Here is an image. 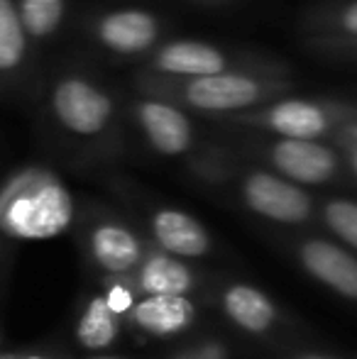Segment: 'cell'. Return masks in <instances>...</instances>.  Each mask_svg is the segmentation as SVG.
<instances>
[{"instance_id":"28","label":"cell","mask_w":357,"mask_h":359,"mask_svg":"<svg viewBox=\"0 0 357 359\" xmlns=\"http://www.w3.org/2000/svg\"><path fill=\"white\" fill-rule=\"evenodd\" d=\"M83 359H125V357H115V355H90V357H83Z\"/></svg>"},{"instance_id":"6","label":"cell","mask_w":357,"mask_h":359,"mask_svg":"<svg viewBox=\"0 0 357 359\" xmlns=\"http://www.w3.org/2000/svg\"><path fill=\"white\" fill-rule=\"evenodd\" d=\"M90 39L115 57H149L164 42V20L147 8H110L90 20Z\"/></svg>"},{"instance_id":"23","label":"cell","mask_w":357,"mask_h":359,"mask_svg":"<svg viewBox=\"0 0 357 359\" xmlns=\"http://www.w3.org/2000/svg\"><path fill=\"white\" fill-rule=\"evenodd\" d=\"M0 359H72V357H57L44 350H18V352H0Z\"/></svg>"},{"instance_id":"4","label":"cell","mask_w":357,"mask_h":359,"mask_svg":"<svg viewBox=\"0 0 357 359\" xmlns=\"http://www.w3.org/2000/svg\"><path fill=\"white\" fill-rule=\"evenodd\" d=\"M357 118L353 105L338 100H316L284 95L267 105L235 115L230 123L240 128L257 130V133L274 135L279 140H316L323 142L325 137H338V133Z\"/></svg>"},{"instance_id":"17","label":"cell","mask_w":357,"mask_h":359,"mask_svg":"<svg viewBox=\"0 0 357 359\" xmlns=\"http://www.w3.org/2000/svg\"><path fill=\"white\" fill-rule=\"evenodd\" d=\"M32 44L22 27L15 0H0V81L22 79L29 67Z\"/></svg>"},{"instance_id":"13","label":"cell","mask_w":357,"mask_h":359,"mask_svg":"<svg viewBox=\"0 0 357 359\" xmlns=\"http://www.w3.org/2000/svg\"><path fill=\"white\" fill-rule=\"evenodd\" d=\"M149 235L154 247L179 259H201L213 250V240L203 222L172 205H159L149 213Z\"/></svg>"},{"instance_id":"25","label":"cell","mask_w":357,"mask_h":359,"mask_svg":"<svg viewBox=\"0 0 357 359\" xmlns=\"http://www.w3.org/2000/svg\"><path fill=\"white\" fill-rule=\"evenodd\" d=\"M343 149V159L348 161V166L353 169V174L357 176V149L355 147H340Z\"/></svg>"},{"instance_id":"1","label":"cell","mask_w":357,"mask_h":359,"mask_svg":"<svg viewBox=\"0 0 357 359\" xmlns=\"http://www.w3.org/2000/svg\"><path fill=\"white\" fill-rule=\"evenodd\" d=\"M76 213L72 189L49 166H22L0 184V232L8 240H54L76 222Z\"/></svg>"},{"instance_id":"22","label":"cell","mask_w":357,"mask_h":359,"mask_svg":"<svg viewBox=\"0 0 357 359\" xmlns=\"http://www.w3.org/2000/svg\"><path fill=\"white\" fill-rule=\"evenodd\" d=\"M191 350H194V355L198 359H230L228 347L218 340H203V342H198V345L191 347Z\"/></svg>"},{"instance_id":"2","label":"cell","mask_w":357,"mask_h":359,"mask_svg":"<svg viewBox=\"0 0 357 359\" xmlns=\"http://www.w3.org/2000/svg\"><path fill=\"white\" fill-rule=\"evenodd\" d=\"M140 93L164 98L186 113L235 118L250 110L279 100L294 90L286 72H230L203 79H147L137 76Z\"/></svg>"},{"instance_id":"7","label":"cell","mask_w":357,"mask_h":359,"mask_svg":"<svg viewBox=\"0 0 357 359\" xmlns=\"http://www.w3.org/2000/svg\"><path fill=\"white\" fill-rule=\"evenodd\" d=\"M240 201L248 210L279 225H304L316 213V203L301 186L267 169H250L240 176Z\"/></svg>"},{"instance_id":"18","label":"cell","mask_w":357,"mask_h":359,"mask_svg":"<svg viewBox=\"0 0 357 359\" xmlns=\"http://www.w3.org/2000/svg\"><path fill=\"white\" fill-rule=\"evenodd\" d=\"M32 47L52 42L69 13V0H15Z\"/></svg>"},{"instance_id":"11","label":"cell","mask_w":357,"mask_h":359,"mask_svg":"<svg viewBox=\"0 0 357 359\" xmlns=\"http://www.w3.org/2000/svg\"><path fill=\"white\" fill-rule=\"evenodd\" d=\"M301 269L338 296L357 301V257L325 237H306L296 245Z\"/></svg>"},{"instance_id":"10","label":"cell","mask_w":357,"mask_h":359,"mask_svg":"<svg viewBox=\"0 0 357 359\" xmlns=\"http://www.w3.org/2000/svg\"><path fill=\"white\" fill-rule=\"evenodd\" d=\"M147 242L120 217H95L86 230L88 259L105 276H130L147 255Z\"/></svg>"},{"instance_id":"15","label":"cell","mask_w":357,"mask_h":359,"mask_svg":"<svg viewBox=\"0 0 357 359\" xmlns=\"http://www.w3.org/2000/svg\"><path fill=\"white\" fill-rule=\"evenodd\" d=\"M220 308L225 318L248 335H267L279 323V308L262 288L235 281L220 293Z\"/></svg>"},{"instance_id":"14","label":"cell","mask_w":357,"mask_h":359,"mask_svg":"<svg viewBox=\"0 0 357 359\" xmlns=\"http://www.w3.org/2000/svg\"><path fill=\"white\" fill-rule=\"evenodd\" d=\"M137 296H191L198 286L196 271L186 259L149 245L144 259L130 276H125Z\"/></svg>"},{"instance_id":"24","label":"cell","mask_w":357,"mask_h":359,"mask_svg":"<svg viewBox=\"0 0 357 359\" xmlns=\"http://www.w3.org/2000/svg\"><path fill=\"white\" fill-rule=\"evenodd\" d=\"M338 144L340 147H355L357 149V118L353 123H348L343 130L338 133Z\"/></svg>"},{"instance_id":"12","label":"cell","mask_w":357,"mask_h":359,"mask_svg":"<svg viewBox=\"0 0 357 359\" xmlns=\"http://www.w3.org/2000/svg\"><path fill=\"white\" fill-rule=\"evenodd\" d=\"M198 308L189 296H140L125 316V327L149 340H172L191 330Z\"/></svg>"},{"instance_id":"19","label":"cell","mask_w":357,"mask_h":359,"mask_svg":"<svg viewBox=\"0 0 357 359\" xmlns=\"http://www.w3.org/2000/svg\"><path fill=\"white\" fill-rule=\"evenodd\" d=\"M314 39H333V42H357V0L330 5L309 18Z\"/></svg>"},{"instance_id":"27","label":"cell","mask_w":357,"mask_h":359,"mask_svg":"<svg viewBox=\"0 0 357 359\" xmlns=\"http://www.w3.org/2000/svg\"><path fill=\"white\" fill-rule=\"evenodd\" d=\"M294 359H335V357H325V355H316V352H309V355H299Z\"/></svg>"},{"instance_id":"16","label":"cell","mask_w":357,"mask_h":359,"mask_svg":"<svg viewBox=\"0 0 357 359\" xmlns=\"http://www.w3.org/2000/svg\"><path fill=\"white\" fill-rule=\"evenodd\" d=\"M123 330L125 318L108 306L100 291L81 303V311H79L76 323H74V337L90 355H100V352L110 350L120 340Z\"/></svg>"},{"instance_id":"3","label":"cell","mask_w":357,"mask_h":359,"mask_svg":"<svg viewBox=\"0 0 357 359\" xmlns=\"http://www.w3.org/2000/svg\"><path fill=\"white\" fill-rule=\"evenodd\" d=\"M47 110L67 137L98 142L118 120V100L113 90L86 72H64L47 90Z\"/></svg>"},{"instance_id":"20","label":"cell","mask_w":357,"mask_h":359,"mask_svg":"<svg viewBox=\"0 0 357 359\" xmlns=\"http://www.w3.org/2000/svg\"><path fill=\"white\" fill-rule=\"evenodd\" d=\"M323 225L357 252V201L353 198H328L321 203Z\"/></svg>"},{"instance_id":"21","label":"cell","mask_w":357,"mask_h":359,"mask_svg":"<svg viewBox=\"0 0 357 359\" xmlns=\"http://www.w3.org/2000/svg\"><path fill=\"white\" fill-rule=\"evenodd\" d=\"M314 49L333 57H357V42H333V39H314Z\"/></svg>"},{"instance_id":"8","label":"cell","mask_w":357,"mask_h":359,"mask_svg":"<svg viewBox=\"0 0 357 359\" xmlns=\"http://www.w3.org/2000/svg\"><path fill=\"white\" fill-rule=\"evenodd\" d=\"M264 161L271 171L296 186H325L343 174V154L333 144L316 140H279L262 147Z\"/></svg>"},{"instance_id":"26","label":"cell","mask_w":357,"mask_h":359,"mask_svg":"<svg viewBox=\"0 0 357 359\" xmlns=\"http://www.w3.org/2000/svg\"><path fill=\"white\" fill-rule=\"evenodd\" d=\"M169 359H198V357L194 355V350H181L174 357H169Z\"/></svg>"},{"instance_id":"29","label":"cell","mask_w":357,"mask_h":359,"mask_svg":"<svg viewBox=\"0 0 357 359\" xmlns=\"http://www.w3.org/2000/svg\"><path fill=\"white\" fill-rule=\"evenodd\" d=\"M3 240H5V235L0 232V250H3Z\"/></svg>"},{"instance_id":"5","label":"cell","mask_w":357,"mask_h":359,"mask_svg":"<svg viewBox=\"0 0 357 359\" xmlns=\"http://www.w3.org/2000/svg\"><path fill=\"white\" fill-rule=\"evenodd\" d=\"M230 72H284V69L267 59L230 52L201 39H172V42H162L149 54L140 76L184 81Z\"/></svg>"},{"instance_id":"9","label":"cell","mask_w":357,"mask_h":359,"mask_svg":"<svg viewBox=\"0 0 357 359\" xmlns=\"http://www.w3.org/2000/svg\"><path fill=\"white\" fill-rule=\"evenodd\" d=\"M130 118L142 137L162 156H184L196 144V128L179 105L149 93H140L130 103Z\"/></svg>"}]
</instances>
